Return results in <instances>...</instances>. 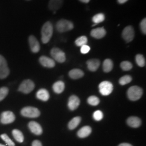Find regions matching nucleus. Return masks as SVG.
Here are the masks:
<instances>
[{
	"mask_svg": "<svg viewBox=\"0 0 146 146\" xmlns=\"http://www.w3.org/2000/svg\"><path fill=\"white\" fill-rule=\"evenodd\" d=\"M65 88L64 83L62 81H58L53 84L52 89L57 94L62 93Z\"/></svg>",
	"mask_w": 146,
	"mask_h": 146,
	"instance_id": "20",
	"label": "nucleus"
},
{
	"mask_svg": "<svg viewBox=\"0 0 146 146\" xmlns=\"http://www.w3.org/2000/svg\"><path fill=\"white\" fill-rule=\"evenodd\" d=\"M50 54L54 60L59 63L64 62L66 61L65 53L58 48H54L51 50Z\"/></svg>",
	"mask_w": 146,
	"mask_h": 146,
	"instance_id": "8",
	"label": "nucleus"
},
{
	"mask_svg": "<svg viewBox=\"0 0 146 146\" xmlns=\"http://www.w3.org/2000/svg\"><path fill=\"white\" fill-rule=\"evenodd\" d=\"M140 28L141 31L143 33V34H146V19H144L141 21L140 23Z\"/></svg>",
	"mask_w": 146,
	"mask_h": 146,
	"instance_id": "36",
	"label": "nucleus"
},
{
	"mask_svg": "<svg viewBox=\"0 0 146 146\" xmlns=\"http://www.w3.org/2000/svg\"><path fill=\"white\" fill-rule=\"evenodd\" d=\"M36 98L43 101H47L49 99V93L46 89H40L37 92Z\"/></svg>",
	"mask_w": 146,
	"mask_h": 146,
	"instance_id": "19",
	"label": "nucleus"
},
{
	"mask_svg": "<svg viewBox=\"0 0 146 146\" xmlns=\"http://www.w3.org/2000/svg\"><path fill=\"white\" fill-rule=\"evenodd\" d=\"M121 68L124 71H128L131 70L133 68V65L130 62L127 61H125L121 63L120 64Z\"/></svg>",
	"mask_w": 146,
	"mask_h": 146,
	"instance_id": "30",
	"label": "nucleus"
},
{
	"mask_svg": "<svg viewBox=\"0 0 146 146\" xmlns=\"http://www.w3.org/2000/svg\"><path fill=\"white\" fill-rule=\"evenodd\" d=\"M74 28L73 23L66 20H61L58 22L56 25L57 31L60 33L70 31Z\"/></svg>",
	"mask_w": 146,
	"mask_h": 146,
	"instance_id": "4",
	"label": "nucleus"
},
{
	"mask_svg": "<svg viewBox=\"0 0 146 146\" xmlns=\"http://www.w3.org/2000/svg\"><path fill=\"white\" fill-rule=\"evenodd\" d=\"M1 138L5 142L8 146H15V143L11 139V138L6 134H3L1 135Z\"/></svg>",
	"mask_w": 146,
	"mask_h": 146,
	"instance_id": "32",
	"label": "nucleus"
},
{
	"mask_svg": "<svg viewBox=\"0 0 146 146\" xmlns=\"http://www.w3.org/2000/svg\"><path fill=\"white\" fill-rule=\"evenodd\" d=\"M104 19H105V16L104 14L102 13H99L93 16L92 19V21L95 24L97 25L98 23L104 21Z\"/></svg>",
	"mask_w": 146,
	"mask_h": 146,
	"instance_id": "28",
	"label": "nucleus"
},
{
	"mask_svg": "<svg viewBox=\"0 0 146 146\" xmlns=\"http://www.w3.org/2000/svg\"><path fill=\"white\" fill-rule=\"evenodd\" d=\"M87 64L90 71L95 72L99 67L100 62L98 59H90L87 61Z\"/></svg>",
	"mask_w": 146,
	"mask_h": 146,
	"instance_id": "17",
	"label": "nucleus"
},
{
	"mask_svg": "<svg viewBox=\"0 0 146 146\" xmlns=\"http://www.w3.org/2000/svg\"><path fill=\"white\" fill-rule=\"evenodd\" d=\"M0 146H5V145H2V144H1V143H0Z\"/></svg>",
	"mask_w": 146,
	"mask_h": 146,
	"instance_id": "41",
	"label": "nucleus"
},
{
	"mask_svg": "<svg viewBox=\"0 0 146 146\" xmlns=\"http://www.w3.org/2000/svg\"><path fill=\"white\" fill-rule=\"evenodd\" d=\"M106 34V31L104 27L98 28L92 30L90 33L91 36L95 38L100 39L105 36Z\"/></svg>",
	"mask_w": 146,
	"mask_h": 146,
	"instance_id": "15",
	"label": "nucleus"
},
{
	"mask_svg": "<svg viewBox=\"0 0 146 146\" xmlns=\"http://www.w3.org/2000/svg\"><path fill=\"white\" fill-rule=\"evenodd\" d=\"M143 94V90L140 87L134 86L128 89L127 91V96L131 101H137L140 99Z\"/></svg>",
	"mask_w": 146,
	"mask_h": 146,
	"instance_id": "2",
	"label": "nucleus"
},
{
	"mask_svg": "<svg viewBox=\"0 0 146 146\" xmlns=\"http://www.w3.org/2000/svg\"><path fill=\"white\" fill-rule=\"evenodd\" d=\"M132 81V78L130 75H125L121 77L119 80V84L121 85H125L127 84H129Z\"/></svg>",
	"mask_w": 146,
	"mask_h": 146,
	"instance_id": "31",
	"label": "nucleus"
},
{
	"mask_svg": "<svg viewBox=\"0 0 146 146\" xmlns=\"http://www.w3.org/2000/svg\"><path fill=\"white\" fill-rule=\"evenodd\" d=\"M88 42V38L85 36H81L78 37L75 41V44L78 47H81L84 45L87 44Z\"/></svg>",
	"mask_w": 146,
	"mask_h": 146,
	"instance_id": "26",
	"label": "nucleus"
},
{
	"mask_svg": "<svg viewBox=\"0 0 146 146\" xmlns=\"http://www.w3.org/2000/svg\"><path fill=\"white\" fill-rule=\"evenodd\" d=\"M80 104V100L76 95L71 96L68 100V107L71 110H74L78 108Z\"/></svg>",
	"mask_w": 146,
	"mask_h": 146,
	"instance_id": "12",
	"label": "nucleus"
},
{
	"mask_svg": "<svg viewBox=\"0 0 146 146\" xmlns=\"http://www.w3.org/2000/svg\"><path fill=\"white\" fill-rule=\"evenodd\" d=\"M93 117L94 119L97 121H101L104 117V114L103 113L101 110H96L94 112L93 115Z\"/></svg>",
	"mask_w": 146,
	"mask_h": 146,
	"instance_id": "34",
	"label": "nucleus"
},
{
	"mask_svg": "<svg viewBox=\"0 0 146 146\" xmlns=\"http://www.w3.org/2000/svg\"><path fill=\"white\" fill-rule=\"evenodd\" d=\"M31 146H42L41 142L38 140H34Z\"/></svg>",
	"mask_w": 146,
	"mask_h": 146,
	"instance_id": "37",
	"label": "nucleus"
},
{
	"mask_svg": "<svg viewBox=\"0 0 146 146\" xmlns=\"http://www.w3.org/2000/svg\"><path fill=\"white\" fill-rule=\"evenodd\" d=\"M29 43L31 52L34 53L38 52L40 49V45L36 38L33 35L29 37Z\"/></svg>",
	"mask_w": 146,
	"mask_h": 146,
	"instance_id": "13",
	"label": "nucleus"
},
{
	"mask_svg": "<svg viewBox=\"0 0 146 146\" xmlns=\"http://www.w3.org/2000/svg\"><path fill=\"white\" fill-rule=\"evenodd\" d=\"M128 0H117L118 2L120 3V4H123V3H125L127 1H128Z\"/></svg>",
	"mask_w": 146,
	"mask_h": 146,
	"instance_id": "39",
	"label": "nucleus"
},
{
	"mask_svg": "<svg viewBox=\"0 0 146 146\" xmlns=\"http://www.w3.org/2000/svg\"><path fill=\"white\" fill-rule=\"evenodd\" d=\"M81 121V118L79 116L74 117L69 121L68 125V128L70 130H73L75 129L80 123Z\"/></svg>",
	"mask_w": 146,
	"mask_h": 146,
	"instance_id": "23",
	"label": "nucleus"
},
{
	"mask_svg": "<svg viewBox=\"0 0 146 146\" xmlns=\"http://www.w3.org/2000/svg\"><path fill=\"white\" fill-rule=\"evenodd\" d=\"M21 115L28 118H36L40 115V111L37 108L26 107L21 111Z\"/></svg>",
	"mask_w": 146,
	"mask_h": 146,
	"instance_id": "3",
	"label": "nucleus"
},
{
	"mask_svg": "<svg viewBox=\"0 0 146 146\" xmlns=\"http://www.w3.org/2000/svg\"><path fill=\"white\" fill-rule=\"evenodd\" d=\"M53 27L50 22H47L42 27L41 31V40L43 43H47L52 36Z\"/></svg>",
	"mask_w": 146,
	"mask_h": 146,
	"instance_id": "1",
	"label": "nucleus"
},
{
	"mask_svg": "<svg viewBox=\"0 0 146 146\" xmlns=\"http://www.w3.org/2000/svg\"><path fill=\"white\" fill-rule=\"evenodd\" d=\"M113 68V62L110 59H106L103 63V69L106 73H109Z\"/></svg>",
	"mask_w": 146,
	"mask_h": 146,
	"instance_id": "24",
	"label": "nucleus"
},
{
	"mask_svg": "<svg viewBox=\"0 0 146 146\" xmlns=\"http://www.w3.org/2000/svg\"><path fill=\"white\" fill-rule=\"evenodd\" d=\"M87 102L90 105L96 106L99 104L100 99L97 96L92 95L89 97L87 100Z\"/></svg>",
	"mask_w": 146,
	"mask_h": 146,
	"instance_id": "29",
	"label": "nucleus"
},
{
	"mask_svg": "<svg viewBox=\"0 0 146 146\" xmlns=\"http://www.w3.org/2000/svg\"><path fill=\"white\" fill-rule=\"evenodd\" d=\"M127 123L132 128H138L141 125V120L138 117L131 116L127 120Z\"/></svg>",
	"mask_w": 146,
	"mask_h": 146,
	"instance_id": "18",
	"label": "nucleus"
},
{
	"mask_svg": "<svg viewBox=\"0 0 146 146\" xmlns=\"http://www.w3.org/2000/svg\"><path fill=\"white\" fill-rule=\"evenodd\" d=\"M12 134L16 141L22 143L24 141V136L21 131L18 129H14L12 131Z\"/></svg>",
	"mask_w": 146,
	"mask_h": 146,
	"instance_id": "25",
	"label": "nucleus"
},
{
	"mask_svg": "<svg viewBox=\"0 0 146 146\" xmlns=\"http://www.w3.org/2000/svg\"><path fill=\"white\" fill-rule=\"evenodd\" d=\"M80 1L83 3H87L90 1V0H80Z\"/></svg>",
	"mask_w": 146,
	"mask_h": 146,
	"instance_id": "40",
	"label": "nucleus"
},
{
	"mask_svg": "<svg viewBox=\"0 0 146 146\" xmlns=\"http://www.w3.org/2000/svg\"><path fill=\"white\" fill-rule=\"evenodd\" d=\"M15 120V116L11 111H5L2 113L1 115V122L3 124H9L13 123Z\"/></svg>",
	"mask_w": 146,
	"mask_h": 146,
	"instance_id": "9",
	"label": "nucleus"
},
{
	"mask_svg": "<svg viewBox=\"0 0 146 146\" xmlns=\"http://www.w3.org/2000/svg\"><path fill=\"white\" fill-rule=\"evenodd\" d=\"M35 88V84L31 80H24L19 86L18 90L25 94H29Z\"/></svg>",
	"mask_w": 146,
	"mask_h": 146,
	"instance_id": "5",
	"label": "nucleus"
},
{
	"mask_svg": "<svg viewBox=\"0 0 146 146\" xmlns=\"http://www.w3.org/2000/svg\"><path fill=\"white\" fill-rule=\"evenodd\" d=\"M39 61L42 66L47 68H53L55 66V62L54 60L46 56H42L39 59Z\"/></svg>",
	"mask_w": 146,
	"mask_h": 146,
	"instance_id": "14",
	"label": "nucleus"
},
{
	"mask_svg": "<svg viewBox=\"0 0 146 146\" xmlns=\"http://www.w3.org/2000/svg\"><path fill=\"white\" fill-rule=\"evenodd\" d=\"M100 93L104 96H108L113 90V85L109 81H103L99 86Z\"/></svg>",
	"mask_w": 146,
	"mask_h": 146,
	"instance_id": "6",
	"label": "nucleus"
},
{
	"mask_svg": "<svg viewBox=\"0 0 146 146\" xmlns=\"http://www.w3.org/2000/svg\"><path fill=\"white\" fill-rule=\"evenodd\" d=\"M63 0H50L49 3V8L52 11L59 9L62 5Z\"/></svg>",
	"mask_w": 146,
	"mask_h": 146,
	"instance_id": "22",
	"label": "nucleus"
},
{
	"mask_svg": "<svg viewBox=\"0 0 146 146\" xmlns=\"http://www.w3.org/2000/svg\"><path fill=\"white\" fill-rule=\"evenodd\" d=\"M135 33L134 29L131 26L126 27L122 33V36L125 42H130L133 41L134 38Z\"/></svg>",
	"mask_w": 146,
	"mask_h": 146,
	"instance_id": "10",
	"label": "nucleus"
},
{
	"mask_svg": "<svg viewBox=\"0 0 146 146\" xmlns=\"http://www.w3.org/2000/svg\"><path fill=\"white\" fill-rule=\"evenodd\" d=\"M92 128L90 126L86 125L82 127L79 131H78L77 135L80 138L83 139L86 138L90 135L92 133Z\"/></svg>",
	"mask_w": 146,
	"mask_h": 146,
	"instance_id": "16",
	"label": "nucleus"
},
{
	"mask_svg": "<svg viewBox=\"0 0 146 146\" xmlns=\"http://www.w3.org/2000/svg\"><path fill=\"white\" fill-rule=\"evenodd\" d=\"M90 47L88 46V45H87V44H85V45H84V46L81 47L80 51H81V52L82 54H87L88 52H89L90 51Z\"/></svg>",
	"mask_w": 146,
	"mask_h": 146,
	"instance_id": "35",
	"label": "nucleus"
},
{
	"mask_svg": "<svg viewBox=\"0 0 146 146\" xmlns=\"http://www.w3.org/2000/svg\"><path fill=\"white\" fill-rule=\"evenodd\" d=\"M9 73V69L5 58L0 55V79L6 78Z\"/></svg>",
	"mask_w": 146,
	"mask_h": 146,
	"instance_id": "7",
	"label": "nucleus"
},
{
	"mask_svg": "<svg viewBox=\"0 0 146 146\" xmlns=\"http://www.w3.org/2000/svg\"><path fill=\"white\" fill-rule=\"evenodd\" d=\"M69 76L73 79H78L84 76V72L79 69H73L69 72Z\"/></svg>",
	"mask_w": 146,
	"mask_h": 146,
	"instance_id": "21",
	"label": "nucleus"
},
{
	"mask_svg": "<svg viewBox=\"0 0 146 146\" xmlns=\"http://www.w3.org/2000/svg\"><path fill=\"white\" fill-rule=\"evenodd\" d=\"M9 92V89L6 87H3L0 88V101H2L5 99V97L7 96Z\"/></svg>",
	"mask_w": 146,
	"mask_h": 146,
	"instance_id": "33",
	"label": "nucleus"
},
{
	"mask_svg": "<svg viewBox=\"0 0 146 146\" xmlns=\"http://www.w3.org/2000/svg\"><path fill=\"white\" fill-rule=\"evenodd\" d=\"M136 62L137 64L141 67H143L146 64V60L144 56L141 54H137L135 57Z\"/></svg>",
	"mask_w": 146,
	"mask_h": 146,
	"instance_id": "27",
	"label": "nucleus"
},
{
	"mask_svg": "<svg viewBox=\"0 0 146 146\" xmlns=\"http://www.w3.org/2000/svg\"><path fill=\"white\" fill-rule=\"evenodd\" d=\"M119 146H133L130 143H122L120 144Z\"/></svg>",
	"mask_w": 146,
	"mask_h": 146,
	"instance_id": "38",
	"label": "nucleus"
},
{
	"mask_svg": "<svg viewBox=\"0 0 146 146\" xmlns=\"http://www.w3.org/2000/svg\"><path fill=\"white\" fill-rule=\"evenodd\" d=\"M29 129L31 132L36 135H40L42 134L43 130L41 125L35 121H31L28 123Z\"/></svg>",
	"mask_w": 146,
	"mask_h": 146,
	"instance_id": "11",
	"label": "nucleus"
}]
</instances>
